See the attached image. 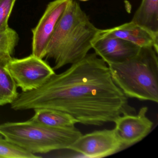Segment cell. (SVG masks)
<instances>
[{"instance_id":"cell-1","label":"cell","mask_w":158,"mask_h":158,"mask_svg":"<svg viewBox=\"0 0 158 158\" xmlns=\"http://www.w3.org/2000/svg\"><path fill=\"white\" fill-rule=\"evenodd\" d=\"M10 104L16 111L58 110L77 123L95 126L136 113L113 80L107 64L95 52L88 53L61 73H55L39 88L19 93Z\"/></svg>"},{"instance_id":"cell-2","label":"cell","mask_w":158,"mask_h":158,"mask_svg":"<svg viewBox=\"0 0 158 158\" xmlns=\"http://www.w3.org/2000/svg\"><path fill=\"white\" fill-rule=\"evenodd\" d=\"M99 30L90 22L79 3L71 0L46 49L45 57L54 60L53 70L83 59L92 49Z\"/></svg>"},{"instance_id":"cell-3","label":"cell","mask_w":158,"mask_h":158,"mask_svg":"<svg viewBox=\"0 0 158 158\" xmlns=\"http://www.w3.org/2000/svg\"><path fill=\"white\" fill-rule=\"evenodd\" d=\"M158 53L143 47L125 61L107 64L113 80L127 98L158 103Z\"/></svg>"},{"instance_id":"cell-4","label":"cell","mask_w":158,"mask_h":158,"mask_svg":"<svg viewBox=\"0 0 158 158\" xmlns=\"http://www.w3.org/2000/svg\"><path fill=\"white\" fill-rule=\"evenodd\" d=\"M82 135L75 127L56 128L29 120L0 125V135L33 154L67 149Z\"/></svg>"},{"instance_id":"cell-5","label":"cell","mask_w":158,"mask_h":158,"mask_svg":"<svg viewBox=\"0 0 158 158\" xmlns=\"http://www.w3.org/2000/svg\"><path fill=\"white\" fill-rule=\"evenodd\" d=\"M5 67L22 92L39 88L55 73L45 61L32 54L23 59L12 58Z\"/></svg>"},{"instance_id":"cell-6","label":"cell","mask_w":158,"mask_h":158,"mask_svg":"<svg viewBox=\"0 0 158 158\" xmlns=\"http://www.w3.org/2000/svg\"><path fill=\"white\" fill-rule=\"evenodd\" d=\"M123 149L114 129L97 130L80 135L67 149L88 158L110 156Z\"/></svg>"},{"instance_id":"cell-7","label":"cell","mask_w":158,"mask_h":158,"mask_svg":"<svg viewBox=\"0 0 158 158\" xmlns=\"http://www.w3.org/2000/svg\"><path fill=\"white\" fill-rule=\"evenodd\" d=\"M71 0H54L48 4L38 24L32 30V54L43 59L56 26Z\"/></svg>"},{"instance_id":"cell-8","label":"cell","mask_w":158,"mask_h":158,"mask_svg":"<svg viewBox=\"0 0 158 158\" xmlns=\"http://www.w3.org/2000/svg\"><path fill=\"white\" fill-rule=\"evenodd\" d=\"M148 111V107H143L137 114H123L114 122V129L123 149L139 142L151 131L153 123L147 116Z\"/></svg>"},{"instance_id":"cell-9","label":"cell","mask_w":158,"mask_h":158,"mask_svg":"<svg viewBox=\"0 0 158 158\" xmlns=\"http://www.w3.org/2000/svg\"><path fill=\"white\" fill-rule=\"evenodd\" d=\"M140 48L127 40L109 36L98 38L92 45L96 55L107 64L125 61L135 56Z\"/></svg>"},{"instance_id":"cell-10","label":"cell","mask_w":158,"mask_h":158,"mask_svg":"<svg viewBox=\"0 0 158 158\" xmlns=\"http://www.w3.org/2000/svg\"><path fill=\"white\" fill-rule=\"evenodd\" d=\"M107 36L122 39L140 48L152 47L158 51V34L131 21L113 28L100 29L97 38Z\"/></svg>"},{"instance_id":"cell-11","label":"cell","mask_w":158,"mask_h":158,"mask_svg":"<svg viewBox=\"0 0 158 158\" xmlns=\"http://www.w3.org/2000/svg\"><path fill=\"white\" fill-rule=\"evenodd\" d=\"M35 114L30 119L40 124L56 128L73 127L77 123L71 115L61 111L48 108L34 110Z\"/></svg>"},{"instance_id":"cell-12","label":"cell","mask_w":158,"mask_h":158,"mask_svg":"<svg viewBox=\"0 0 158 158\" xmlns=\"http://www.w3.org/2000/svg\"><path fill=\"white\" fill-rule=\"evenodd\" d=\"M131 22L158 34V0H142Z\"/></svg>"},{"instance_id":"cell-13","label":"cell","mask_w":158,"mask_h":158,"mask_svg":"<svg viewBox=\"0 0 158 158\" xmlns=\"http://www.w3.org/2000/svg\"><path fill=\"white\" fill-rule=\"evenodd\" d=\"M6 64L0 62V106L11 104L19 95L17 86L6 69Z\"/></svg>"},{"instance_id":"cell-14","label":"cell","mask_w":158,"mask_h":158,"mask_svg":"<svg viewBox=\"0 0 158 158\" xmlns=\"http://www.w3.org/2000/svg\"><path fill=\"white\" fill-rule=\"evenodd\" d=\"M18 40V34L10 27L0 32V62L7 64L12 59V55Z\"/></svg>"},{"instance_id":"cell-15","label":"cell","mask_w":158,"mask_h":158,"mask_svg":"<svg viewBox=\"0 0 158 158\" xmlns=\"http://www.w3.org/2000/svg\"><path fill=\"white\" fill-rule=\"evenodd\" d=\"M40 156L33 154L0 137V158H38Z\"/></svg>"},{"instance_id":"cell-16","label":"cell","mask_w":158,"mask_h":158,"mask_svg":"<svg viewBox=\"0 0 158 158\" xmlns=\"http://www.w3.org/2000/svg\"><path fill=\"white\" fill-rule=\"evenodd\" d=\"M16 0H0V32L9 27L8 22Z\"/></svg>"},{"instance_id":"cell-17","label":"cell","mask_w":158,"mask_h":158,"mask_svg":"<svg viewBox=\"0 0 158 158\" xmlns=\"http://www.w3.org/2000/svg\"><path fill=\"white\" fill-rule=\"evenodd\" d=\"M80 1H83V2H86V1H89V0H80Z\"/></svg>"}]
</instances>
